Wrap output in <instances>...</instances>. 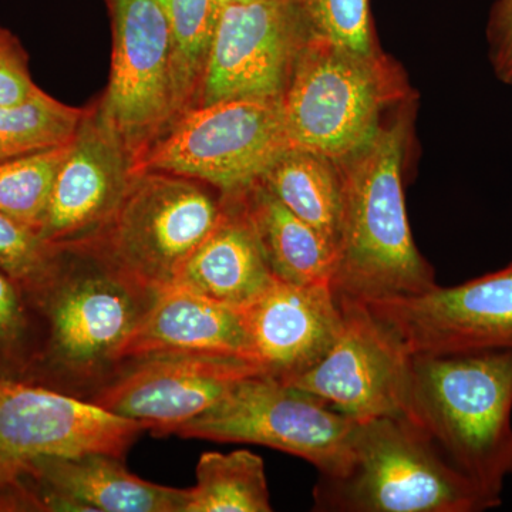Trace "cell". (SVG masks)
Returning <instances> with one entry per match:
<instances>
[{
  "instance_id": "cell-1",
  "label": "cell",
  "mask_w": 512,
  "mask_h": 512,
  "mask_svg": "<svg viewBox=\"0 0 512 512\" xmlns=\"http://www.w3.org/2000/svg\"><path fill=\"white\" fill-rule=\"evenodd\" d=\"M410 106L394 110L363 146L336 160L342 222L330 286L340 299L382 301L437 285L414 244L404 204Z\"/></svg>"
},
{
  "instance_id": "cell-2",
  "label": "cell",
  "mask_w": 512,
  "mask_h": 512,
  "mask_svg": "<svg viewBox=\"0 0 512 512\" xmlns=\"http://www.w3.org/2000/svg\"><path fill=\"white\" fill-rule=\"evenodd\" d=\"M512 349L409 355V417L500 507L512 466Z\"/></svg>"
},
{
  "instance_id": "cell-3",
  "label": "cell",
  "mask_w": 512,
  "mask_h": 512,
  "mask_svg": "<svg viewBox=\"0 0 512 512\" xmlns=\"http://www.w3.org/2000/svg\"><path fill=\"white\" fill-rule=\"evenodd\" d=\"M315 511L480 512L498 507L409 416L357 420L349 457L320 476Z\"/></svg>"
},
{
  "instance_id": "cell-4",
  "label": "cell",
  "mask_w": 512,
  "mask_h": 512,
  "mask_svg": "<svg viewBox=\"0 0 512 512\" xmlns=\"http://www.w3.org/2000/svg\"><path fill=\"white\" fill-rule=\"evenodd\" d=\"M412 97L399 64L379 47L357 52L312 37L281 99L289 143L338 160Z\"/></svg>"
},
{
  "instance_id": "cell-5",
  "label": "cell",
  "mask_w": 512,
  "mask_h": 512,
  "mask_svg": "<svg viewBox=\"0 0 512 512\" xmlns=\"http://www.w3.org/2000/svg\"><path fill=\"white\" fill-rule=\"evenodd\" d=\"M83 255L89 264L76 269L63 251L52 278L26 295L39 320L40 343L25 382L52 387L59 377L90 376L117 362L121 346L156 295Z\"/></svg>"
},
{
  "instance_id": "cell-6",
  "label": "cell",
  "mask_w": 512,
  "mask_h": 512,
  "mask_svg": "<svg viewBox=\"0 0 512 512\" xmlns=\"http://www.w3.org/2000/svg\"><path fill=\"white\" fill-rule=\"evenodd\" d=\"M210 188L181 175L136 171L109 222L67 251L93 256L147 291L170 288L220 221L224 200Z\"/></svg>"
},
{
  "instance_id": "cell-7",
  "label": "cell",
  "mask_w": 512,
  "mask_h": 512,
  "mask_svg": "<svg viewBox=\"0 0 512 512\" xmlns=\"http://www.w3.org/2000/svg\"><path fill=\"white\" fill-rule=\"evenodd\" d=\"M291 146L281 100L195 106L134 158L136 171H163L237 194L261 180Z\"/></svg>"
},
{
  "instance_id": "cell-8",
  "label": "cell",
  "mask_w": 512,
  "mask_h": 512,
  "mask_svg": "<svg viewBox=\"0 0 512 512\" xmlns=\"http://www.w3.org/2000/svg\"><path fill=\"white\" fill-rule=\"evenodd\" d=\"M357 420L268 375L247 377L208 412L178 427L184 439L258 444L301 457L320 476L338 474Z\"/></svg>"
},
{
  "instance_id": "cell-9",
  "label": "cell",
  "mask_w": 512,
  "mask_h": 512,
  "mask_svg": "<svg viewBox=\"0 0 512 512\" xmlns=\"http://www.w3.org/2000/svg\"><path fill=\"white\" fill-rule=\"evenodd\" d=\"M144 429L52 387L0 377V503L43 457L103 453L123 458Z\"/></svg>"
},
{
  "instance_id": "cell-10",
  "label": "cell",
  "mask_w": 512,
  "mask_h": 512,
  "mask_svg": "<svg viewBox=\"0 0 512 512\" xmlns=\"http://www.w3.org/2000/svg\"><path fill=\"white\" fill-rule=\"evenodd\" d=\"M312 37L301 0L222 5L195 106L241 99L281 100L293 67Z\"/></svg>"
},
{
  "instance_id": "cell-11",
  "label": "cell",
  "mask_w": 512,
  "mask_h": 512,
  "mask_svg": "<svg viewBox=\"0 0 512 512\" xmlns=\"http://www.w3.org/2000/svg\"><path fill=\"white\" fill-rule=\"evenodd\" d=\"M113 57L99 109L134 158L175 119L170 23L158 0H107Z\"/></svg>"
},
{
  "instance_id": "cell-12",
  "label": "cell",
  "mask_w": 512,
  "mask_h": 512,
  "mask_svg": "<svg viewBox=\"0 0 512 512\" xmlns=\"http://www.w3.org/2000/svg\"><path fill=\"white\" fill-rule=\"evenodd\" d=\"M365 305L407 355L512 349V262L461 285Z\"/></svg>"
},
{
  "instance_id": "cell-13",
  "label": "cell",
  "mask_w": 512,
  "mask_h": 512,
  "mask_svg": "<svg viewBox=\"0 0 512 512\" xmlns=\"http://www.w3.org/2000/svg\"><path fill=\"white\" fill-rule=\"evenodd\" d=\"M338 299V339L319 363L284 383L350 419L409 416V355L365 303Z\"/></svg>"
},
{
  "instance_id": "cell-14",
  "label": "cell",
  "mask_w": 512,
  "mask_h": 512,
  "mask_svg": "<svg viewBox=\"0 0 512 512\" xmlns=\"http://www.w3.org/2000/svg\"><path fill=\"white\" fill-rule=\"evenodd\" d=\"M258 375H264L261 367L244 357L154 353L134 359L130 369L101 387L93 403L167 436L208 412L239 382Z\"/></svg>"
},
{
  "instance_id": "cell-15",
  "label": "cell",
  "mask_w": 512,
  "mask_h": 512,
  "mask_svg": "<svg viewBox=\"0 0 512 512\" xmlns=\"http://www.w3.org/2000/svg\"><path fill=\"white\" fill-rule=\"evenodd\" d=\"M134 173V156L97 107L87 110L53 185L39 235L67 251L109 222Z\"/></svg>"
},
{
  "instance_id": "cell-16",
  "label": "cell",
  "mask_w": 512,
  "mask_h": 512,
  "mask_svg": "<svg viewBox=\"0 0 512 512\" xmlns=\"http://www.w3.org/2000/svg\"><path fill=\"white\" fill-rule=\"evenodd\" d=\"M252 360L285 382L311 369L332 348L343 313L330 284L278 281L241 309Z\"/></svg>"
},
{
  "instance_id": "cell-17",
  "label": "cell",
  "mask_w": 512,
  "mask_h": 512,
  "mask_svg": "<svg viewBox=\"0 0 512 512\" xmlns=\"http://www.w3.org/2000/svg\"><path fill=\"white\" fill-rule=\"evenodd\" d=\"M123 458L92 453L43 457L20 478L36 511L185 512L190 490L141 480Z\"/></svg>"
},
{
  "instance_id": "cell-18",
  "label": "cell",
  "mask_w": 512,
  "mask_h": 512,
  "mask_svg": "<svg viewBox=\"0 0 512 512\" xmlns=\"http://www.w3.org/2000/svg\"><path fill=\"white\" fill-rule=\"evenodd\" d=\"M154 353H207L254 362L241 309L177 286L154 295L121 346L117 362Z\"/></svg>"
},
{
  "instance_id": "cell-19",
  "label": "cell",
  "mask_w": 512,
  "mask_h": 512,
  "mask_svg": "<svg viewBox=\"0 0 512 512\" xmlns=\"http://www.w3.org/2000/svg\"><path fill=\"white\" fill-rule=\"evenodd\" d=\"M222 200L220 221L192 252L173 286L242 309L275 278L239 192L222 195Z\"/></svg>"
},
{
  "instance_id": "cell-20",
  "label": "cell",
  "mask_w": 512,
  "mask_h": 512,
  "mask_svg": "<svg viewBox=\"0 0 512 512\" xmlns=\"http://www.w3.org/2000/svg\"><path fill=\"white\" fill-rule=\"evenodd\" d=\"M272 275L295 285L330 284L336 251L311 225L256 181L239 192Z\"/></svg>"
},
{
  "instance_id": "cell-21",
  "label": "cell",
  "mask_w": 512,
  "mask_h": 512,
  "mask_svg": "<svg viewBox=\"0 0 512 512\" xmlns=\"http://www.w3.org/2000/svg\"><path fill=\"white\" fill-rule=\"evenodd\" d=\"M259 181L336 251L342 222V178L335 158L289 147Z\"/></svg>"
},
{
  "instance_id": "cell-22",
  "label": "cell",
  "mask_w": 512,
  "mask_h": 512,
  "mask_svg": "<svg viewBox=\"0 0 512 512\" xmlns=\"http://www.w3.org/2000/svg\"><path fill=\"white\" fill-rule=\"evenodd\" d=\"M185 512H271L264 460L248 450L204 453Z\"/></svg>"
},
{
  "instance_id": "cell-23",
  "label": "cell",
  "mask_w": 512,
  "mask_h": 512,
  "mask_svg": "<svg viewBox=\"0 0 512 512\" xmlns=\"http://www.w3.org/2000/svg\"><path fill=\"white\" fill-rule=\"evenodd\" d=\"M221 8V0H168L175 119L197 103Z\"/></svg>"
},
{
  "instance_id": "cell-24",
  "label": "cell",
  "mask_w": 512,
  "mask_h": 512,
  "mask_svg": "<svg viewBox=\"0 0 512 512\" xmlns=\"http://www.w3.org/2000/svg\"><path fill=\"white\" fill-rule=\"evenodd\" d=\"M86 113L43 90L15 106H0V164L70 143Z\"/></svg>"
},
{
  "instance_id": "cell-25",
  "label": "cell",
  "mask_w": 512,
  "mask_h": 512,
  "mask_svg": "<svg viewBox=\"0 0 512 512\" xmlns=\"http://www.w3.org/2000/svg\"><path fill=\"white\" fill-rule=\"evenodd\" d=\"M73 140L0 164V212L39 234Z\"/></svg>"
},
{
  "instance_id": "cell-26",
  "label": "cell",
  "mask_w": 512,
  "mask_h": 512,
  "mask_svg": "<svg viewBox=\"0 0 512 512\" xmlns=\"http://www.w3.org/2000/svg\"><path fill=\"white\" fill-rule=\"evenodd\" d=\"M39 343V320L28 296L0 271V377L25 382Z\"/></svg>"
},
{
  "instance_id": "cell-27",
  "label": "cell",
  "mask_w": 512,
  "mask_h": 512,
  "mask_svg": "<svg viewBox=\"0 0 512 512\" xmlns=\"http://www.w3.org/2000/svg\"><path fill=\"white\" fill-rule=\"evenodd\" d=\"M62 254L36 231L0 212V271L18 282L26 295L52 278Z\"/></svg>"
},
{
  "instance_id": "cell-28",
  "label": "cell",
  "mask_w": 512,
  "mask_h": 512,
  "mask_svg": "<svg viewBox=\"0 0 512 512\" xmlns=\"http://www.w3.org/2000/svg\"><path fill=\"white\" fill-rule=\"evenodd\" d=\"M316 39L357 52L377 47L369 0H301Z\"/></svg>"
},
{
  "instance_id": "cell-29",
  "label": "cell",
  "mask_w": 512,
  "mask_h": 512,
  "mask_svg": "<svg viewBox=\"0 0 512 512\" xmlns=\"http://www.w3.org/2000/svg\"><path fill=\"white\" fill-rule=\"evenodd\" d=\"M39 92L30 76L25 50L9 30L0 26V106H15Z\"/></svg>"
},
{
  "instance_id": "cell-30",
  "label": "cell",
  "mask_w": 512,
  "mask_h": 512,
  "mask_svg": "<svg viewBox=\"0 0 512 512\" xmlns=\"http://www.w3.org/2000/svg\"><path fill=\"white\" fill-rule=\"evenodd\" d=\"M488 53L494 73L501 82L512 79V0H497L487 25Z\"/></svg>"
},
{
  "instance_id": "cell-31",
  "label": "cell",
  "mask_w": 512,
  "mask_h": 512,
  "mask_svg": "<svg viewBox=\"0 0 512 512\" xmlns=\"http://www.w3.org/2000/svg\"><path fill=\"white\" fill-rule=\"evenodd\" d=\"M254 2V0H221L222 5H228V3H247Z\"/></svg>"
},
{
  "instance_id": "cell-32",
  "label": "cell",
  "mask_w": 512,
  "mask_h": 512,
  "mask_svg": "<svg viewBox=\"0 0 512 512\" xmlns=\"http://www.w3.org/2000/svg\"><path fill=\"white\" fill-rule=\"evenodd\" d=\"M158 2L161 3V5L164 6V8H167V5H168V0H158Z\"/></svg>"
},
{
  "instance_id": "cell-33",
  "label": "cell",
  "mask_w": 512,
  "mask_h": 512,
  "mask_svg": "<svg viewBox=\"0 0 512 512\" xmlns=\"http://www.w3.org/2000/svg\"><path fill=\"white\" fill-rule=\"evenodd\" d=\"M511 86H512V79H511V82H510Z\"/></svg>"
},
{
  "instance_id": "cell-34",
  "label": "cell",
  "mask_w": 512,
  "mask_h": 512,
  "mask_svg": "<svg viewBox=\"0 0 512 512\" xmlns=\"http://www.w3.org/2000/svg\"><path fill=\"white\" fill-rule=\"evenodd\" d=\"M511 474H512V466H511Z\"/></svg>"
}]
</instances>
